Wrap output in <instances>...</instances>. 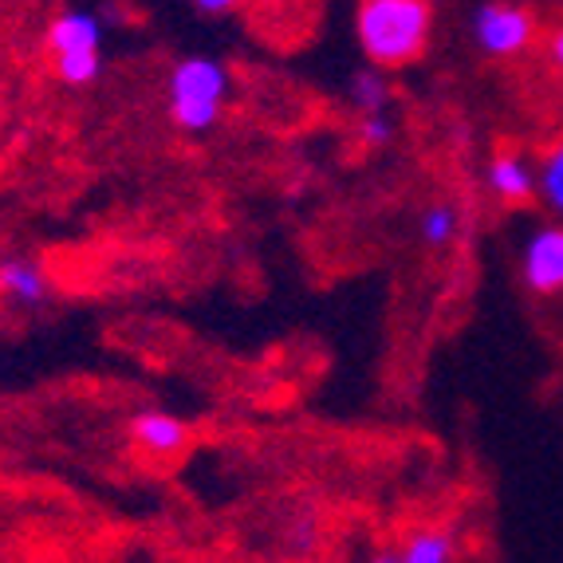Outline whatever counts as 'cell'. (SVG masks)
<instances>
[{
  "label": "cell",
  "mask_w": 563,
  "mask_h": 563,
  "mask_svg": "<svg viewBox=\"0 0 563 563\" xmlns=\"http://www.w3.org/2000/svg\"><path fill=\"white\" fill-rule=\"evenodd\" d=\"M453 555H457V540H453V532H445V528H418V532H410L402 540V548L398 552H378L375 560L390 563H450Z\"/></svg>",
  "instance_id": "9"
},
{
  "label": "cell",
  "mask_w": 563,
  "mask_h": 563,
  "mask_svg": "<svg viewBox=\"0 0 563 563\" xmlns=\"http://www.w3.org/2000/svg\"><path fill=\"white\" fill-rule=\"evenodd\" d=\"M536 40V16L525 0H485L473 12V44L488 59H512L528 52Z\"/></svg>",
  "instance_id": "3"
},
{
  "label": "cell",
  "mask_w": 563,
  "mask_h": 563,
  "mask_svg": "<svg viewBox=\"0 0 563 563\" xmlns=\"http://www.w3.org/2000/svg\"><path fill=\"white\" fill-rule=\"evenodd\" d=\"M103 52H71V56H52V71L64 87H91L103 76Z\"/></svg>",
  "instance_id": "12"
},
{
  "label": "cell",
  "mask_w": 563,
  "mask_h": 563,
  "mask_svg": "<svg viewBox=\"0 0 563 563\" xmlns=\"http://www.w3.org/2000/svg\"><path fill=\"white\" fill-rule=\"evenodd\" d=\"M457 233H461V209L453 201H433L418 217V236H422L426 249H445V244L457 241Z\"/></svg>",
  "instance_id": "10"
},
{
  "label": "cell",
  "mask_w": 563,
  "mask_h": 563,
  "mask_svg": "<svg viewBox=\"0 0 563 563\" xmlns=\"http://www.w3.org/2000/svg\"><path fill=\"white\" fill-rule=\"evenodd\" d=\"M189 4H194L201 16H229V12L241 9L244 0H189Z\"/></svg>",
  "instance_id": "15"
},
{
  "label": "cell",
  "mask_w": 563,
  "mask_h": 563,
  "mask_svg": "<svg viewBox=\"0 0 563 563\" xmlns=\"http://www.w3.org/2000/svg\"><path fill=\"white\" fill-rule=\"evenodd\" d=\"M233 95V71L217 56H186L169 67L166 107L181 134H209Z\"/></svg>",
  "instance_id": "2"
},
{
  "label": "cell",
  "mask_w": 563,
  "mask_h": 563,
  "mask_svg": "<svg viewBox=\"0 0 563 563\" xmlns=\"http://www.w3.org/2000/svg\"><path fill=\"white\" fill-rule=\"evenodd\" d=\"M520 273L525 284L540 296H560L563 291V225L536 229L525 241V256H520Z\"/></svg>",
  "instance_id": "4"
},
{
  "label": "cell",
  "mask_w": 563,
  "mask_h": 563,
  "mask_svg": "<svg viewBox=\"0 0 563 563\" xmlns=\"http://www.w3.org/2000/svg\"><path fill=\"white\" fill-rule=\"evenodd\" d=\"M536 194L544 198V206L552 213L563 217V142H555L548 158L540 162V169H536Z\"/></svg>",
  "instance_id": "13"
},
{
  "label": "cell",
  "mask_w": 563,
  "mask_h": 563,
  "mask_svg": "<svg viewBox=\"0 0 563 563\" xmlns=\"http://www.w3.org/2000/svg\"><path fill=\"white\" fill-rule=\"evenodd\" d=\"M548 56H552V64L563 71V24L552 32V40H548Z\"/></svg>",
  "instance_id": "16"
},
{
  "label": "cell",
  "mask_w": 563,
  "mask_h": 563,
  "mask_svg": "<svg viewBox=\"0 0 563 563\" xmlns=\"http://www.w3.org/2000/svg\"><path fill=\"white\" fill-rule=\"evenodd\" d=\"M131 442L151 457H178L189 445V426L181 422L178 413L146 406L131 418Z\"/></svg>",
  "instance_id": "7"
},
{
  "label": "cell",
  "mask_w": 563,
  "mask_h": 563,
  "mask_svg": "<svg viewBox=\"0 0 563 563\" xmlns=\"http://www.w3.org/2000/svg\"><path fill=\"white\" fill-rule=\"evenodd\" d=\"M347 99L355 103V111H383V107H390V79H386L383 67H363V71H355L351 76V87H347Z\"/></svg>",
  "instance_id": "11"
},
{
  "label": "cell",
  "mask_w": 563,
  "mask_h": 563,
  "mask_svg": "<svg viewBox=\"0 0 563 563\" xmlns=\"http://www.w3.org/2000/svg\"><path fill=\"white\" fill-rule=\"evenodd\" d=\"M395 134H398V122H395V114H390V107L358 114V142H363V146H375V151H383V146H390V142H395Z\"/></svg>",
  "instance_id": "14"
},
{
  "label": "cell",
  "mask_w": 563,
  "mask_h": 563,
  "mask_svg": "<svg viewBox=\"0 0 563 563\" xmlns=\"http://www.w3.org/2000/svg\"><path fill=\"white\" fill-rule=\"evenodd\" d=\"M485 186L493 198L508 201V206H520L536 194V169L528 166V158L520 154L505 151V154H493L485 166Z\"/></svg>",
  "instance_id": "8"
},
{
  "label": "cell",
  "mask_w": 563,
  "mask_h": 563,
  "mask_svg": "<svg viewBox=\"0 0 563 563\" xmlns=\"http://www.w3.org/2000/svg\"><path fill=\"white\" fill-rule=\"evenodd\" d=\"M355 36L366 64L410 67L430 47L433 4L430 0H358Z\"/></svg>",
  "instance_id": "1"
},
{
  "label": "cell",
  "mask_w": 563,
  "mask_h": 563,
  "mask_svg": "<svg viewBox=\"0 0 563 563\" xmlns=\"http://www.w3.org/2000/svg\"><path fill=\"white\" fill-rule=\"evenodd\" d=\"M103 16L95 9H64L52 16L44 32L47 56H71V52H103Z\"/></svg>",
  "instance_id": "5"
},
{
  "label": "cell",
  "mask_w": 563,
  "mask_h": 563,
  "mask_svg": "<svg viewBox=\"0 0 563 563\" xmlns=\"http://www.w3.org/2000/svg\"><path fill=\"white\" fill-rule=\"evenodd\" d=\"M0 300L20 311L44 308L52 300V276L32 256H4L0 261Z\"/></svg>",
  "instance_id": "6"
}]
</instances>
